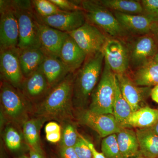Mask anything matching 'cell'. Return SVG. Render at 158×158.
I'll return each instance as SVG.
<instances>
[{"label":"cell","mask_w":158,"mask_h":158,"mask_svg":"<svg viewBox=\"0 0 158 158\" xmlns=\"http://www.w3.org/2000/svg\"><path fill=\"white\" fill-rule=\"evenodd\" d=\"M74 78L75 73H69L52 88L38 106L37 113L41 118L62 119L70 115Z\"/></svg>","instance_id":"6da1fadb"},{"label":"cell","mask_w":158,"mask_h":158,"mask_svg":"<svg viewBox=\"0 0 158 158\" xmlns=\"http://www.w3.org/2000/svg\"><path fill=\"white\" fill-rule=\"evenodd\" d=\"M104 63L102 52L87 57L81 68L75 73L73 101L78 104L87 102L96 88Z\"/></svg>","instance_id":"7a4b0ae2"},{"label":"cell","mask_w":158,"mask_h":158,"mask_svg":"<svg viewBox=\"0 0 158 158\" xmlns=\"http://www.w3.org/2000/svg\"><path fill=\"white\" fill-rule=\"evenodd\" d=\"M19 25L18 48L20 50L40 49L38 20L31 1H12Z\"/></svg>","instance_id":"3957f363"},{"label":"cell","mask_w":158,"mask_h":158,"mask_svg":"<svg viewBox=\"0 0 158 158\" xmlns=\"http://www.w3.org/2000/svg\"><path fill=\"white\" fill-rule=\"evenodd\" d=\"M86 21L93 25L110 37L121 40L128 37L112 11L96 0L81 1Z\"/></svg>","instance_id":"277c9868"},{"label":"cell","mask_w":158,"mask_h":158,"mask_svg":"<svg viewBox=\"0 0 158 158\" xmlns=\"http://www.w3.org/2000/svg\"><path fill=\"white\" fill-rule=\"evenodd\" d=\"M116 79V74L104 60L100 78L91 95L89 110L98 114L113 115Z\"/></svg>","instance_id":"5b68a950"},{"label":"cell","mask_w":158,"mask_h":158,"mask_svg":"<svg viewBox=\"0 0 158 158\" xmlns=\"http://www.w3.org/2000/svg\"><path fill=\"white\" fill-rule=\"evenodd\" d=\"M0 49L18 48L19 25L12 1H0Z\"/></svg>","instance_id":"8992f818"},{"label":"cell","mask_w":158,"mask_h":158,"mask_svg":"<svg viewBox=\"0 0 158 158\" xmlns=\"http://www.w3.org/2000/svg\"><path fill=\"white\" fill-rule=\"evenodd\" d=\"M68 34L85 52L87 57L102 52L108 38L101 30L86 21L78 29Z\"/></svg>","instance_id":"52a82bcc"},{"label":"cell","mask_w":158,"mask_h":158,"mask_svg":"<svg viewBox=\"0 0 158 158\" xmlns=\"http://www.w3.org/2000/svg\"><path fill=\"white\" fill-rule=\"evenodd\" d=\"M127 49L129 67L136 69L153 60L158 52V44L150 33L138 37Z\"/></svg>","instance_id":"ba28073f"},{"label":"cell","mask_w":158,"mask_h":158,"mask_svg":"<svg viewBox=\"0 0 158 158\" xmlns=\"http://www.w3.org/2000/svg\"><path fill=\"white\" fill-rule=\"evenodd\" d=\"M104 60L116 75L126 74L129 67L127 48L120 40L108 37L102 50Z\"/></svg>","instance_id":"9c48e42d"},{"label":"cell","mask_w":158,"mask_h":158,"mask_svg":"<svg viewBox=\"0 0 158 158\" xmlns=\"http://www.w3.org/2000/svg\"><path fill=\"white\" fill-rule=\"evenodd\" d=\"M19 53L18 48L0 49L1 77L16 88H21L25 79L21 68Z\"/></svg>","instance_id":"30bf717a"},{"label":"cell","mask_w":158,"mask_h":158,"mask_svg":"<svg viewBox=\"0 0 158 158\" xmlns=\"http://www.w3.org/2000/svg\"><path fill=\"white\" fill-rule=\"evenodd\" d=\"M79 121L94 130L102 138L117 134L122 128L113 114H100L90 110L83 111L79 115Z\"/></svg>","instance_id":"8fae6325"},{"label":"cell","mask_w":158,"mask_h":158,"mask_svg":"<svg viewBox=\"0 0 158 158\" xmlns=\"http://www.w3.org/2000/svg\"><path fill=\"white\" fill-rule=\"evenodd\" d=\"M36 16L40 22L67 33L75 31L86 22L83 11H63L48 17H40L37 15Z\"/></svg>","instance_id":"7c38bea8"},{"label":"cell","mask_w":158,"mask_h":158,"mask_svg":"<svg viewBox=\"0 0 158 158\" xmlns=\"http://www.w3.org/2000/svg\"><path fill=\"white\" fill-rule=\"evenodd\" d=\"M116 75L123 95L132 112L145 106V100L151 95L150 87L137 86L126 74Z\"/></svg>","instance_id":"4fadbf2b"},{"label":"cell","mask_w":158,"mask_h":158,"mask_svg":"<svg viewBox=\"0 0 158 158\" xmlns=\"http://www.w3.org/2000/svg\"><path fill=\"white\" fill-rule=\"evenodd\" d=\"M40 49L46 57L59 58L68 34L53 28L38 21Z\"/></svg>","instance_id":"5bb4252c"},{"label":"cell","mask_w":158,"mask_h":158,"mask_svg":"<svg viewBox=\"0 0 158 158\" xmlns=\"http://www.w3.org/2000/svg\"><path fill=\"white\" fill-rule=\"evenodd\" d=\"M6 81L2 82L1 101L5 113L10 118H16L21 116L26 107V97L23 92L19 91Z\"/></svg>","instance_id":"9a60e30c"},{"label":"cell","mask_w":158,"mask_h":158,"mask_svg":"<svg viewBox=\"0 0 158 158\" xmlns=\"http://www.w3.org/2000/svg\"><path fill=\"white\" fill-rule=\"evenodd\" d=\"M59 58L70 73H75L84 64L87 56L68 34L62 45Z\"/></svg>","instance_id":"2e32d148"},{"label":"cell","mask_w":158,"mask_h":158,"mask_svg":"<svg viewBox=\"0 0 158 158\" xmlns=\"http://www.w3.org/2000/svg\"><path fill=\"white\" fill-rule=\"evenodd\" d=\"M21 89L26 97L32 100H37L42 98H44L52 88L40 67L25 79Z\"/></svg>","instance_id":"e0dca14e"},{"label":"cell","mask_w":158,"mask_h":158,"mask_svg":"<svg viewBox=\"0 0 158 158\" xmlns=\"http://www.w3.org/2000/svg\"><path fill=\"white\" fill-rule=\"evenodd\" d=\"M128 34L143 36L150 34L154 23L144 15H131L113 12Z\"/></svg>","instance_id":"ac0fdd59"},{"label":"cell","mask_w":158,"mask_h":158,"mask_svg":"<svg viewBox=\"0 0 158 158\" xmlns=\"http://www.w3.org/2000/svg\"><path fill=\"white\" fill-rule=\"evenodd\" d=\"M41 67L51 88L55 87L70 73L59 58L46 57Z\"/></svg>","instance_id":"d6986e66"},{"label":"cell","mask_w":158,"mask_h":158,"mask_svg":"<svg viewBox=\"0 0 158 158\" xmlns=\"http://www.w3.org/2000/svg\"><path fill=\"white\" fill-rule=\"evenodd\" d=\"M158 122V109L145 106L132 112L127 120L124 128H147L153 126Z\"/></svg>","instance_id":"ffe728a7"},{"label":"cell","mask_w":158,"mask_h":158,"mask_svg":"<svg viewBox=\"0 0 158 158\" xmlns=\"http://www.w3.org/2000/svg\"><path fill=\"white\" fill-rule=\"evenodd\" d=\"M136 135L141 156L158 158V135L151 128L137 129Z\"/></svg>","instance_id":"44dd1931"},{"label":"cell","mask_w":158,"mask_h":158,"mask_svg":"<svg viewBox=\"0 0 158 158\" xmlns=\"http://www.w3.org/2000/svg\"><path fill=\"white\" fill-rule=\"evenodd\" d=\"M116 136L123 157L131 158L141 156L136 131L129 128H124L116 134Z\"/></svg>","instance_id":"7402d4cb"},{"label":"cell","mask_w":158,"mask_h":158,"mask_svg":"<svg viewBox=\"0 0 158 158\" xmlns=\"http://www.w3.org/2000/svg\"><path fill=\"white\" fill-rule=\"evenodd\" d=\"M45 57L40 49H28L23 50L19 49L21 68L25 78L41 67Z\"/></svg>","instance_id":"603a6c76"},{"label":"cell","mask_w":158,"mask_h":158,"mask_svg":"<svg viewBox=\"0 0 158 158\" xmlns=\"http://www.w3.org/2000/svg\"><path fill=\"white\" fill-rule=\"evenodd\" d=\"M131 79L136 85L141 87L158 85V62L152 60L135 69Z\"/></svg>","instance_id":"cb8c5ba5"},{"label":"cell","mask_w":158,"mask_h":158,"mask_svg":"<svg viewBox=\"0 0 158 158\" xmlns=\"http://www.w3.org/2000/svg\"><path fill=\"white\" fill-rule=\"evenodd\" d=\"M98 2L112 12L142 15L144 9L140 1L133 0H99Z\"/></svg>","instance_id":"d4e9b609"},{"label":"cell","mask_w":158,"mask_h":158,"mask_svg":"<svg viewBox=\"0 0 158 158\" xmlns=\"http://www.w3.org/2000/svg\"><path fill=\"white\" fill-rule=\"evenodd\" d=\"M44 118L31 119L27 120L23 126V133L27 143L32 148L42 153L40 144L39 132Z\"/></svg>","instance_id":"484cf974"},{"label":"cell","mask_w":158,"mask_h":158,"mask_svg":"<svg viewBox=\"0 0 158 158\" xmlns=\"http://www.w3.org/2000/svg\"><path fill=\"white\" fill-rule=\"evenodd\" d=\"M132 112L131 106L123 95L116 76V95L113 105V115L122 128L124 127L127 120Z\"/></svg>","instance_id":"4316f807"},{"label":"cell","mask_w":158,"mask_h":158,"mask_svg":"<svg viewBox=\"0 0 158 158\" xmlns=\"http://www.w3.org/2000/svg\"><path fill=\"white\" fill-rule=\"evenodd\" d=\"M101 149L106 158H123L118 147L116 134L104 138L102 141Z\"/></svg>","instance_id":"83f0119b"},{"label":"cell","mask_w":158,"mask_h":158,"mask_svg":"<svg viewBox=\"0 0 158 158\" xmlns=\"http://www.w3.org/2000/svg\"><path fill=\"white\" fill-rule=\"evenodd\" d=\"M34 12L37 16L48 17L63 12L50 0L31 1Z\"/></svg>","instance_id":"f1b7e54d"},{"label":"cell","mask_w":158,"mask_h":158,"mask_svg":"<svg viewBox=\"0 0 158 158\" xmlns=\"http://www.w3.org/2000/svg\"><path fill=\"white\" fill-rule=\"evenodd\" d=\"M78 138L79 134L74 127L70 123H67L62 129L61 147H73Z\"/></svg>","instance_id":"f546056e"},{"label":"cell","mask_w":158,"mask_h":158,"mask_svg":"<svg viewBox=\"0 0 158 158\" xmlns=\"http://www.w3.org/2000/svg\"><path fill=\"white\" fill-rule=\"evenodd\" d=\"M4 140L7 147L12 151L19 150L21 147V137L13 127L7 128L4 135Z\"/></svg>","instance_id":"4dcf8cb0"},{"label":"cell","mask_w":158,"mask_h":158,"mask_svg":"<svg viewBox=\"0 0 158 158\" xmlns=\"http://www.w3.org/2000/svg\"><path fill=\"white\" fill-rule=\"evenodd\" d=\"M144 9L143 15L149 18L154 23H158V0L140 1Z\"/></svg>","instance_id":"1f68e13d"},{"label":"cell","mask_w":158,"mask_h":158,"mask_svg":"<svg viewBox=\"0 0 158 158\" xmlns=\"http://www.w3.org/2000/svg\"><path fill=\"white\" fill-rule=\"evenodd\" d=\"M54 3L60 10L63 11H83L81 1L69 0H50Z\"/></svg>","instance_id":"d6a6232c"},{"label":"cell","mask_w":158,"mask_h":158,"mask_svg":"<svg viewBox=\"0 0 158 158\" xmlns=\"http://www.w3.org/2000/svg\"><path fill=\"white\" fill-rule=\"evenodd\" d=\"M73 148L79 158H93L92 152L85 141V138L79 134L78 139Z\"/></svg>","instance_id":"836d02e7"},{"label":"cell","mask_w":158,"mask_h":158,"mask_svg":"<svg viewBox=\"0 0 158 158\" xmlns=\"http://www.w3.org/2000/svg\"><path fill=\"white\" fill-rule=\"evenodd\" d=\"M59 156L60 158H79L73 147H60Z\"/></svg>","instance_id":"e575fe53"},{"label":"cell","mask_w":158,"mask_h":158,"mask_svg":"<svg viewBox=\"0 0 158 158\" xmlns=\"http://www.w3.org/2000/svg\"><path fill=\"white\" fill-rule=\"evenodd\" d=\"M62 131L53 132L46 134V138L47 141L51 143H56L61 141Z\"/></svg>","instance_id":"d590c367"},{"label":"cell","mask_w":158,"mask_h":158,"mask_svg":"<svg viewBox=\"0 0 158 158\" xmlns=\"http://www.w3.org/2000/svg\"><path fill=\"white\" fill-rule=\"evenodd\" d=\"M62 131L60 126L56 122H50L48 123L45 127V134L53 132Z\"/></svg>","instance_id":"8d00e7d4"},{"label":"cell","mask_w":158,"mask_h":158,"mask_svg":"<svg viewBox=\"0 0 158 158\" xmlns=\"http://www.w3.org/2000/svg\"><path fill=\"white\" fill-rule=\"evenodd\" d=\"M85 140L92 152L93 158H106L103 154L102 153L99 152L97 150L94 145L92 143H91V142L87 140L86 138H85Z\"/></svg>","instance_id":"74e56055"},{"label":"cell","mask_w":158,"mask_h":158,"mask_svg":"<svg viewBox=\"0 0 158 158\" xmlns=\"http://www.w3.org/2000/svg\"><path fill=\"white\" fill-rule=\"evenodd\" d=\"M150 96L153 101L158 104V85L152 89Z\"/></svg>","instance_id":"f35d334b"},{"label":"cell","mask_w":158,"mask_h":158,"mask_svg":"<svg viewBox=\"0 0 158 158\" xmlns=\"http://www.w3.org/2000/svg\"><path fill=\"white\" fill-rule=\"evenodd\" d=\"M151 34L154 37L158 44V23H154L152 27Z\"/></svg>","instance_id":"ab89813d"},{"label":"cell","mask_w":158,"mask_h":158,"mask_svg":"<svg viewBox=\"0 0 158 158\" xmlns=\"http://www.w3.org/2000/svg\"><path fill=\"white\" fill-rule=\"evenodd\" d=\"M29 158H44V157L41 153L38 152L32 148H30Z\"/></svg>","instance_id":"60d3db41"},{"label":"cell","mask_w":158,"mask_h":158,"mask_svg":"<svg viewBox=\"0 0 158 158\" xmlns=\"http://www.w3.org/2000/svg\"><path fill=\"white\" fill-rule=\"evenodd\" d=\"M151 128L153 131L158 135V122L153 126Z\"/></svg>","instance_id":"b9f144b4"},{"label":"cell","mask_w":158,"mask_h":158,"mask_svg":"<svg viewBox=\"0 0 158 158\" xmlns=\"http://www.w3.org/2000/svg\"><path fill=\"white\" fill-rule=\"evenodd\" d=\"M152 60L155 61V62H158V52L157 53V54H156L155 57H154L153 59Z\"/></svg>","instance_id":"7bdbcfd3"},{"label":"cell","mask_w":158,"mask_h":158,"mask_svg":"<svg viewBox=\"0 0 158 158\" xmlns=\"http://www.w3.org/2000/svg\"><path fill=\"white\" fill-rule=\"evenodd\" d=\"M16 158H29V157L27 156L23 155L19 156L18 157Z\"/></svg>","instance_id":"ee69618b"},{"label":"cell","mask_w":158,"mask_h":158,"mask_svg":"<svg viewBox=\"0 0 158 158\" xmlns=\"http://www.w3.org/2000/svg\"><path fill=\"white\" fill-rule=\"evenodd\" d=\"M134 158H147L144 157L143 156H139L136 157Z\"/></svg>","instance_id":"f6af8a7d"}]
</instances>
